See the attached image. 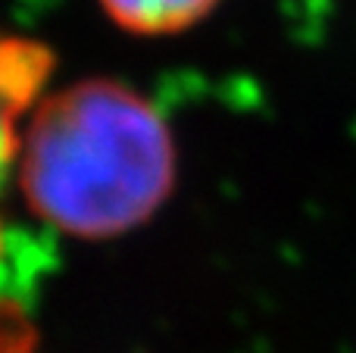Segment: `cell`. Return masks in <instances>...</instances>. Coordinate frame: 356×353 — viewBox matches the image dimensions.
I'll use <instances>...</instances> for the list:
<instances>
[{
    "mask_svg": "<svg viewBox=\"0 0 356 353\" xmlns=\"http://www.w3.org/2000/svg\"><path fill=\"white\" fill-rule=\"evenodd\" d=\"M16 163L31 213L85 241L135 231L175 185V141L163 113L110 79L50 94L19 138Z\"/></svg>",
    "mask_w": 356,
    "mask_h": 353,
    "instance_id": "1",
    "label": "cell"
},
{
    "mask_svg": "<svg viewBox=\"0 0 356 353\" xmlns=\"http://www.w3.org/2000/svg\"><path fill=\"white\" fill-rule=\"evenodd\" d=\"M97 3L122 31L160 38L194 28L222 0H97Z\"/></svg>",
    "mask_w": 356,
    "mask_h": 353,
    "instance_id": "2",
    "label": "cell"
},
{
    "mask_svg": "<svg viewBox=\"0 0 356 353\" xmlns=\"http://www.w3.org/2000/svg\"><path fill=\"white\" fill-rule=\"evenodd\" d=\"M38 72H41V47L0 38V181L6 179L19 154L10 88H25Z\"/></svg>",
    "mask_w": 356,
    "mask_h": 353,
    "instance_id": "3",
    "label": "cell"
}]
</instances>
